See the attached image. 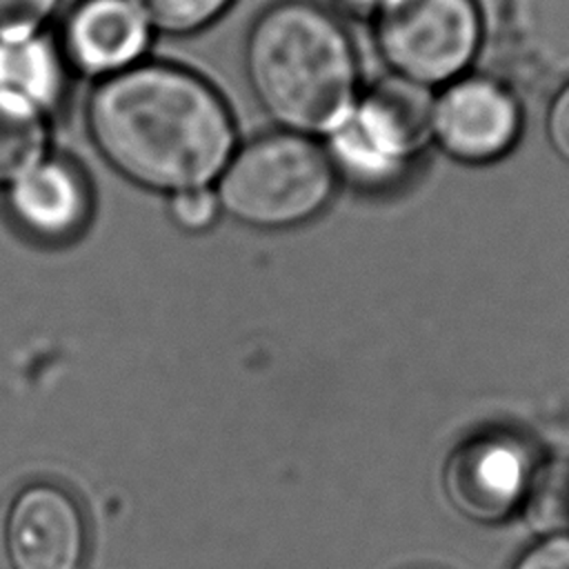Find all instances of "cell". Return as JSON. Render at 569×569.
<instances>
[{
  "label": "cell",
  "instance_id": "obj_1",
  "mask_svg": "<svg viewBox=\"0 0 569 569\" xmlns=\"http://www.w3.org/2000/svg\"><path fill=\"white\" fill-rule=\"evenodd\" d=\"M87 131L116 173L169 196L209 187L236 151L222 96L167 62H140L100 80L87 102Z\"/></svg>",
  "mask_w": 569,
  "mask_h": 569
},
{
  "label": "cell",
  "instance_id": "obj_2",
  "mask_svg": "<svg viewBox=\"0 0 569 569\" xmlns=\"http://www.w3.org/2000/svg\"><path fill=\"white\" fill-rule=\"evenodd\" d=\"M244 78L280 131L327 136L358 100V58L342 22L322 4L267 7L244 40Z\"/></svg>",
  "mask_w": 569,
  "mask_h": 569
},
{
  "label": "cell",
  "instance_id": "obj_3",
  "mask_svg": "<svg viewBox=\"0 0 569 569\" xmlns=\"http://www.w3.org/2000/svg\"><path fill=\"white\" fill-rule=\"evenodd\" d=\"M338 173L322 144L291 131L262 133L233 151L216 180L220 213L284 231L318 218L333 200Z\"/></svg>",
  "mask_w": 569,
  "mask_h": 569
},
{
  "label": "cell",
  "instance_id": "obj_4",
  "mask_svg": "<svg viewBox=\"0 0 569 569\" xmlns=\"http://www.w3.org/2000/svg\"><path fill=\"white\" fill-rule=\"evenodd\" d=\"M431 93L398 78L360 93L345 118L325 136L338 173L367 191L400 184L429 140Z\"/></svg>",
  "mask_w": 569,
  "mask_h": 569
},
{
  "label": "cell",
  "instance_id": "obj_5",
  "mask_svg": "<svg viewBox=\"0 0 569 569\" xmlns=\"http://www.w3.org/2000/svg\"><path fill=\"white\" fill-rule=\"evenodd\" d=\"M371 27L389 76L427 91L469 73L485 38L478 0H389Z\"/></svg>",
  "mask_w": 569,
  "mask_h": 569
},
{
  "label": "cell",
  "instance_id": "obj_6",
  "mask_svg": "<svg viewBox=\"0 0 569 569\" xmlns=\"http://www.w3.org/2000/svg\"><path fill=\"white\" fill-rule=\"evenodd\" d=\"M427 127L429 140L447 158L485 167L518 144L522 104L502 80L469 71L431 96Z\"/></svg>",
  "mask_w": 569,
  "mask_h": 569
},
{
  "label": "cell",
  "instance_id": "obj_7",
  "mask_svg": "<svg viewBox=\"0 0 569 569\" xmlns=\"http://www.w3.org/2000/svg\"><path fill=\"white\" fill-rule=\"evenodd\" d=\"M531 487L527 449L505 433L473 436L447 460L445 491L471 520H502L525 502Z\"/></svg>",
  "mask_w": 569,
  "mask_h": 569
},
{
  "label": "cell",
  "instance_id": "obj_8",
  "mask_svg": "<svg viewBox=\"0 0 569 569\" xmlns=\"http://www.w3.org/2000/svg\"><path fill=\"white\" fill-rule=\"evenodd\" d=\"M4 547L13 569H78L87 549L80 505L51 482L24 487L7 513Z\"/></svg>",
  "mask_w": 569,
  "mask_h": 569
},
{
  "label": "cell",
  "instance_id": "obj_9",
  "mask_svg": "<svg viewBox=\"0 0 569 569\" xmlns=\"http://www.w3.org/2000/svg\"><path fill=\"white\" fill-rule=\"evenodd\" d=\"M7 209L16 227L42 242H67L91 218V189L69 160L42 158L7 187Z\"/></svg>",
  "mask_w": 569,
  "mask_h": 569
},
{
  "label": "cell",
  "instance_id": "obj_10",
  "mask_svg": "<svg viewBox=\"0 0 569 569\" xmlns=\"http://www.w3.org/2000/svg\"><path fill=\"white\" fill-rule=\"evenodd\" d=\"M151 27L129 0H82L62 27V56L69 67L111 78L140 64Z\"/></svg>",
  "mask_w": 569,
  "mask_h": 569
},
{
  "label": "cell",
  "instance_id": "obj_11",
  "mask_svg": "<svg viewBox=\"0 0 569 569\" xmlns=\"http://www.w3.org/2000/svg\"><path fill=\"white\" fill-rule=\"evenodd\" d=\"M67 89V60L42 33L22 40H0V91L40 113L53 109Z\"/></svg>",
  "mask_w": 569,
  "mask_h": 569
},
{
  "label": "cell",
  "instance_id": "obj_12",
  "mask_svg": "<svg viewBox=\"0 0 569 569\" xmlns=\"http://www.w3.org/2000/svg\"><path fill=\"white\" fill-rule=\"evenodd\" d=\"M44 113L0 91V187H9L44 158Z\"/></svg>",
  "mask_w": 569,
  "mask_h": 569
},
{
  "label": "cell",
  "instance_id": "obj_13",
  "mask_svg": "<svg viewBox=\"0 0 569 569\" xmlns=\"http://www.w3.org/2000/svg\"><path fill=\"white\" fill-rule=\"evenodd\" d=\"M156 31L191 36L211 27L233 0H129Z\"/></svg>",
  "mask_w": 569,
  "mask_h": 569
},
{
  "label": "cell",
  "instance_id": "obj_14",
  "mask_svg": "<svg viewBox=\"0 0 569 569\" xmlns=\"http://www.w3.org/2000/svg\"><path fill=\"white\" fill-rule=\"evenodd\" d=\"M60 0H0V40L38 36Z\"/></svg>",
  "mask_w": 569,
  "mask_h": 569
},
{
  "label": "cell",
  "instance_id": "obj_15",
  "mask_svg": "<svg viewBox=\"0 0 569 569\" xmlns=\"http://www.w3.org/2000/svg\"><path fill=\"white\" fill-rule=\"evenodd\" d=\"M169 213L180 229L189 233H200L213 227V222L220 216V204L213 189H191L171 196Z\"/></svg>",
  "mask_w": 569,
  "mask_h": 569
},
{
  "label": "cell",
  "instance_id": "obj_16",
  "mask_svg": "<svg viewBox=\"0 0 569 569\" xmlns=\"http://www.w3.org/2000/svg\"><path fill=\"white\" fill-rule=\"evenodd\" d=\"M511 569H569V533H549L540 538Z\"/></svg>",
  "mask_w": 569,
  "mask_h": 569
},
{
  "label": "cell",
  "instance_id": "obj_17",
  "mask_svg": "<svg viewBox=\"0 0 569 569\" xmlns=\"http://www.w3.org/2000/svg\"><path fill=\"white\" fill-rule=\"evenodd\" d=\"M545 136L551 151L569 164V80L551 96L545 113Z\"/></svg>",
  "mask_w": 569,
  "mask_h": 569
},
{
  "label": "cell",
  "instance_id": "obj_18",
  "mask_svg": "<svg viewBox=\"0 0 569 569\" xmlns=\"http://www.w3.org/2000/svg\"><path fill=\"white\" fill-rule=\"evenodd\" d=\"M342 11H347L349 16L356 18H365V20H373L376 13L389 2V0H333Z\"/></svg>",
  "mask_w": 569,
  "mask_h": 569
}]
</instances>
